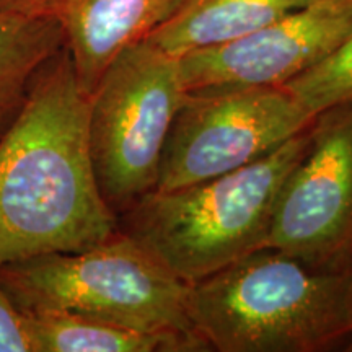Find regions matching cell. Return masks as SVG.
Masks as SVG:
<instances>
[{
    "mask_svg": "<svg viewBox=\"0 0 352 352\" xmlns=\"http://www.w3.org/2000/svg\"><path fill=\"white\" fill-rule=\"evenodd\" d=\"M88 109L90 96L60 47L0 138V266L80 252L118 230L91 164Z\"/></svg>",
    "mask_w": 352,
    "mask_h": 352,
    "instance_id": "1",
    "label": "cell"
},
{
    "mask_svg": "<svg viewBox=\"0 0 352 352\" xmlns=\"http://www.w3.org/2000/svg\"><path fill=\"white\" fill-rule=\"evenodd\" d=\"M186 308L210 351H328L352 338V267H318L261 246L189 284Z\"/></svg>",
    "mask_w": 352,
    "mask_h": 352,
    "instance_id": "2",
    "label": "cell"
},
{
    "mask_svg": "<svg viewBox=\"0 0 352 352\" xmlns=\"http://www.w3.org/2000/svg\"><path fill=\"white\" fill-rule=\"evenodd\" d=\"M308 127L243 168L153 189L121 214L118 228L186 284L223 270L266 245L277 195L305 151Z\"/></svg>",
    "mask_w": 352,
    "mask_h": 352,
    "instance_id": "3",
    "label": "cell"
},
{
    "mask_svg": "<svg viewBox=\"0 0 352 352\" xmlns=\"http://www.w3.org/2000/svg\"><path fill=\"white\" fill-rule=\"evenodd\" d=\"M0 284L21 311L63 310L135 331L196 334L189 284L120 228L80 252L2 264Z\"/></svg>",
    "mask_w": 352,
    "mask_h": 352,
    "instance_id": "4",
    "label": "cell"
},
{
    "mask_svg": "<svg viewBox=\"0 0 352 352\" xmlns=\"http://www.w3.org/2000/svg\"><path fill=\"white\" fill-rule=\"evenodd\" d=\"M184 94L179 57L148 39L121 51L91 91V164L101 196L118 217L155 189Z\"/></svg>",
    "mask_w": 352,
    "mask_h": 352,
    "instance_id": "5",
    "label": "cell"
},
{
    "mask_svg": "<svg viewBox=\"0 0 352 352\" xmlns=\"http://www.w3.org/2000/svg\"><path fill=\"white\" fill-rule=\"evenodd\" d=\"M315 114L283 85H209L186 90L175 114L155 189L230 173L270 155Z\"/></svg>",
    "mask_w": 352,
    "mask_h": 352,
    "instance_id": "6",
    "label": "cell"
},
{
    "mask_svg": "<svg viewBox=\"0 0 352 352\" xmlns=\"http://www.w3.org/2000/svg\"><path fill=\"white\" fill-rule=\"evenodd\" d=\"M264 246L318 267H352V100L314 116Z\"/></svg>",
    "mask_w": 352,
    "mask_h": 352,
    "instance_id": "7",
    "label": "cell"
},
{
    "mask_svg": "<svg viewBox=\"0 0 352 352\" xmlns=\"http://www.w3.org/2000/svg\"><path fill=\"white\" fill-rule=\"evenodd\" d=\"M352 34V0H315L252 34L179 57L186 90L287 85Z\"/></svg>",
    "mask_w": 352,
    "mask_h": 352,
    "instance_id": "8",
    "label": "cell"
},
{
    "mask_svg": "<svg viewBox=\"0 0 352 352\" xmlns=\"http://www.w3.org/2000/svg\"><path fill=\"white\" fill-rule=\"evenodd\" d=\"M188 0H38L28 12L59 23L82 90L90 96L116 56L147 39Z\"/></svg>",
    "mask_w": 352,
    "mask_h": 352,
    "instance_id": "9",
    "label": "cell"
},
{
    "mask_svg": "<svg viewBox=\"0 0 352 352\" xmlns=\"http://www.w3.org/2000/svg\"><path fill=\"white\" fill-rule=\"evenodd\" d=\"M315 0H188L147 39L170 56L240 39Z\"/></svg>",
    "mask_w": 352,
    "mask_h": 352,
    "instance_id": "10",
    "label": "cell"
},
{
    "mask_svg": "<svg viewBox=\"0 0 352 352\" xmlns=\"http://www.w3.org/2000/svg\"><path fill=\"white\" fill-rule=\"evenodd\" d=\"M33 352H204L197 334L144 333L63 310L23 311Z\"/></svg>",
    "mask_w": 352,
    "mask_h": 352,
    "instance_id": "11",
    "label": "cell"
},
{
    "mask_svg": "<svg viewBox=\"0 0 352 352\" xmlns=\"http://www.w3.org/2000/svg\"><path fill=\"white\" fill-rule=\"evenodd\" d=\"M64 47L63 30L39 12H0V138L28 96L41 65Z\"/></svg>",
    "mask_w": 352,
    "mask_h": 352,
    "instance_id": "12",
    "label": "cell"
},
{
    "mask_svg": "<svg viewBox=\"0 0 352 352\" xmlns=\"http://www.w3.org/2000/svg\"><path fill=\"white\" fill-rule=\"evenodd\" d=\"M284 87L289 88L311 114L352 100V34L327 59Z\"/></svg>",
    "mask_w": 352,
    "mask_h": 352,
    "instance_id": "13",
    "label": "cell"
},
{
    "mask_svg": "<svg viewBox=\"0 0 352 352\" xmlns=\"http://www.w3.org/2000/svg\"><path fill=\"white\" fill-rule=\"evenodd\" d=\"M0 352H33L26 316L0 284Z\"/></svg>",
    "mask_w": 352,
    "mask_h": 352,
    "instance_id": "14",
    "label": "cell"
},
{
    "mask_svg": "<svg viewBox=\"0 0 352 352\" xmlns=\"http://www.w3.org/2000/svg\"><path fill=\"white\" fill-rule=\"evenodd\" d=\"M38 0H0V12L23 10L28 12L36 6Z\"/></svg>",
    "mask_w": 352,
    "mask_h": 352,
    "instance_id": "15",
    "label": "cell"
},
{
    "mask_svg": "<svg viewBox=\"0 0 352 352\" xmlns=\"http://www.w3.org/2000/svg\"><path fill=\"white\" fill-rule=\"evenodd\" d=\"M347 346H349L347 347V351H352V338L349 340V342H347Z\"/></svg>",
    "mask_w": 352,
    "mask_h": 352,
    "instance_id": "16",
    "label": "cell"
}]
</instances>
